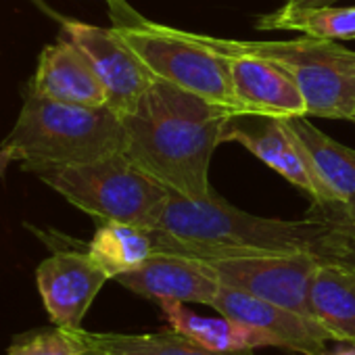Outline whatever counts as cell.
Returning a JSON list of instances; mask_svg holds the SVG:
<instances>
[{
	"label": "cell",
	"mask_w": 355,
	"mask_h": 355,
	"mask_svg": "<svg viewBox=\"0 0 355 355\" xmlns=\"http://www.w3.org/2000/svg\"><path fill=\"white\" fill-rule=\"evenodd\" d=\"M155 249L193 259L309 253L355 261V220L334 211L305 220L261 218L218 195L187 199L169 193L153 228Z\"/></svg>",
	"instance_id": "1"
},
{
	"label": "cell",
	"mask_w": 355,
	"mask_h": 355,
	"mask_svg": "<svg viewBox=\"0 0 355 355\" xmlns=\"http://www.w3.org/2000/svg\"><path fill=\"white\" fill-rule=\"evenodd\" d=\"M234 111L214 105L163 80H155L136 107L121 115L123 153L169 193L205 199L209 165Z\"/></svg>",
	"instance_id": "2"
},
{
	"label": "cell",
	"mask_w": 355,
	"mask_h": 355,
	"mask_svg": "<svg viewBox=\"0 0 355 355\" xmlns=\"http://www.w3.org/2000/svg\"><path fill=\"white\" fill-rule=\"evenodd\" d=\"M5 155L26 171L80 165L125 148L121 117L109 107L69 105L28 90L21 113L5 138Z\"/></svg>",
	"instance_id": "3"
},
{
	"label": "cell",
	"mask_w": 355,
	"mask_h": 355,
	"mask_svg": "<svg viewBox=\"0 0 355 355\" xmlns=\"http://www.w3.org/2000/svg\"><path fill=\"white\" fill-rule=\"evenodd\" d=\"M40 178L71 205L101 222L155 228L169 197V191L123 150L90 163L53 167Z\"/></svg>",
	"instance_id": "4"
},
{
	"label": "cell",
	"mask_w": 355,
	"mask_h": 355,
	"mask_svg": "<svg viewBox=\"0 0 355 355\" xmlns=\"http://www.w3.org/2000/svg\"><path fill=\"white\" fill-rule=\"evenodd\" d=\"M111 11L115 30L157 80L241 113L228 55L205 44L193 32L150 24L140 17L128 19L115 7Z\"/></svg>",
	"instance_id": "5"
},
{
	"label": "cell",
	"mask_w": 355,
	"mask_h": 355,
	"mask_svg": "<svg viewBox=\"0 0 355 355\" xmlns=\"http://www.w3.org/2000/svg\"><path fill=\"white\" fill-rule=\"evenodd\" d=\"M222 53H249L286 69L305 96L307 113L328 119H353L355 115V51L334 40H228L195 34Z\"/></svg>",
	"instance_id": "6"
},
{
	"label": "cell",
	"mask_w": 355,
	"mask_h": 355,
	"mask_svg": "<svg viewBox=\"0 0 355 355\" xmlns=\"http://www.w3.org/2000/svg\"><path fill=\"white\" fill-rule=\"evenodd\" d=\"M211 276L230 288L278 303L311 318L309 286L320 261L309 253L291 255H234L199 259Z\"/></svg>",
	"instance_id": "7"
},
{
	"label": "cell",
	"mask_w": 355,
	"mask_h": 355,
	"mask_svg": "<svg viewBox=\"0 0 355 355\" xmlns=\"http://www.w3.org/2000/svg\"><path fill=\"white\" fill-rule=\"evenodd\" d=\"M63 34L88 57L105 86L107 105L119 117L130 113L157 80L115 28L107 30L82 21H63Z\"/></svg>",
	"instance_id": "8"
},
{
	"label": "cell",
	"mask_w": 355,
	"mask_h": 355,
	"mask_svg": "<svg viewBox=\"0 0 355 355\" xmlns=\"http://www.w3.org/2000/svg\"><path fill=\"white\" fill-rule=\"evenodd\" d=\"M36 280L51 322L67 330H82L86 311L111 278L86 249H57L38 266Z\"/></svg>",
	"instance_id": "9"
},
{
	"label": "cell",
	"mask_w": 355,
	"mask_h": 355,
	"mask_svg": "<svg viewBox=\"0 0 355 355\" xmlns=\"http://www.w3.org/2000/svg\"><path fill=\"white\" fill-rule=\"evenodd\" d=\"M307 117L295 115L284 117V121L295 134L311 173L313 203L322 211L345 214L355 220V148L332 140Z\"/></svg>",
	"instance_id": "10"
},
{
	"label": "cell",
	"mask_w": 355,
	"mask_h": 355,
	"mask_svg": "<svg viewBox=\"0 0 355 355\" xmlns=\"http://www.w3.org/2000/svg\"><path fill=\"white\" fill-rule=\"evenodd\" d=\"M222 142H239L270 169L280 173L299 191L315 201V187L303 150L284 117L232 113L222 130Z\"/></svg>",
	"instance_id": "11"
},
{
	"label": "cell",
	"mask_w": 355,
	"mask_h": 355,
	"mask_svg": "<svg viewBox=\"0 0 355 355\" xmlns=\"http://www.w3.org/2000/svg\"><path fill=\"white\" fill-rule=\"evenodd\" d=\"M211 307L222 315L276 336L282 343V349L301 355H326V340H330V336L313 318L299 311L224 284H220Z\"/></svg>",
	"instance_id": "12"
},
{
	"label": "cell",
	"mask_w": 355,
	"mask_h": 355,
	"mask_svg": "<svg viewBox=\"0 0 355 355\" xmlns=\"http://www.w3.org/2000/svg\"><path fill=\"white\" fill-rule=\"evenodd\" d=\"M128 291L159 301H180V303H214L220 282L211 276L207 266L193 257L157 251L142 266L119 274L115 278Z\"/></svg>",
	"instance_id": "13"
},
{
	"label": "cell",
	"mask_w": 355,
	"mask_h": 355,
	"mask_svg": "<svg viewBox=\"0 0 355 355\" xmlns=\"http://www.w3.org/2000/svg\"><path fill=\"white\" fill-rule=\"evenodd\" d=\"M224 55L230 59V76L241 113L270 117L309 115L305 96L295 78L278 63L249 53Z\"/></svg>",
	"instance_id": "14"
},
{
	"label": "cell",
	"mask_w": 355,
	"mask_h": 355,
	"mask_svg": "<svg viewBox=\"0 0 355 355\" xmlns=\"http://www.w3.org/2000/svg\"><path fill=\"white\" fill-rule=\"evenodd\" d=\"M28 90L57 103L86 107L107 105L105 86L92 63L65 34L42 51L38 69L30 80Z\"/></svg>",
	"instance_id": "15"
},
{
	"label": "cell",
	"mask_w": 355,
	"mask_h": 355,
	"mask_svg": "<svg viewBox=\"0 0 355 355\" xmlns=\"http://www.w3.org/2000/svg\"><path fill=\"white\" fill-rule=\"evenodd\" d=\"M309 309L332 340L355 345V261L318 263L309 286Z\"/></svg>",
	"instance_id": "16"
},
{
	"label": "cell",
	"mask_w": 355,
	"mask_h": 355,
	"mask_svg": "<svg viewBox=\"0 0 355 355\" xmlns=\"http://www.w3.org/2000/svg\"><path fill=\"white\" fill-rule=\"evenodd\" d=\"M159 307L167 320V324L187 334L189 338L201 343L203 347L211 351H222V353H236V351H255L261 347H280L282 343L249 324H243L239 320H232L228 315L220 318H207L191 311L187 303L180 301H159Z\"/></svg>",
	"instance_id": "17"
},
{
	"label": "cell",
	"mask_w": 355,
	"mask_h": 355,
	"mask_svg": "<svg viewBox=\"0 0 355 355\" xmlns=\"http://www.w3.org/2000/svg\"><path fill=\"white\" fill-rule=\"evenodd\" d=\"M86 251L111 280L119 274L136 270L157 253L153 228L125 222H103L92 241L86 245Z\"/></svg>",
	"instance_id": "18"
},
{
	"label": "cell",
	"mask_w": 355,
	"mask_h": 355,
	"mask_svg": "<svg viewBox=\"0 0 355 355\" xmlns=\"http://www.w3.org/2000/svg\"><path fill=\"white\" fill-rule=\"evenodd\" d=\"M84 338L90 349L105 355H253V351L222 353L203 347L178 330L155 334H121V332H86Z\"/></svg>",
	"instance_id": "19"
},
{
	"label": "cell",
	"mask_w": 355,
	"mask_h": 355,
	"mask_svg": "<svg viewBox=\"0 0 355 355\" xmlns=\"http://www.w3.org/2000/svg\"><path fill=\"white\" fill-rule=\"evenodd\" d=\"M257 30H293L322 40H355V7L278 9L257 19Z\"/></svg>",
	"instance_id": "20"
},
{
	"label": "cell",
	"mask_w": 355,
	"mask_h": 355,
	"mask_svg": "<svg viewBox=\"0 0 355 355\" xmlns=\"http://www.w3.org/2000/svg\"><path fill=\"white\" fill-rule=\"evenodd\" d=\"M90 347L84 338L82 330H67L61 326H55L53 330H40L30 332L21 338H17L7 355H82Z\"/></svg>",
	"instance_id": "21"
},
{
	"label": "cell",
	"mask_w": 355,
	"mask_h": 355,
	"mask_svg": "<svg viewBox=\"0 0 355 355\" xmlns=\"http://www.w3.org/2000/svg\"><path fill=\"white\" fill-rule=\"evenodd\" d=\"M332 3H338V0H286L280 9L299 11V9H313V7H330Z\"/></svg>",
	"instance_id": "22"
},
{
	"label": "cell",
	"mask_w": 355,
	"mask_h": 355,
	"mask_svg": "<svg viewBox=\"0 0 355 355\" xmlns=\"http://www.w3.org/2000/svg\"><path fill=\"white\" fill-rule=\"evenodd\" d=\"M11 163V159L5 155V150L0 148V173H5V169H7V165Z\"/></svg>",
	"instance_id": "23"
},
{
	"label": "cell",
	"mask_w": 355,
	"mask_h": 355,
	"mask_svg": "<svg viewBox=\"0 0 355 355\" xmlns=\"http://www.w3.org/2000/svg\"><path fill=\"white\" fill-rule=\"evenodd\" d=\"M332 355H355V345H353V347L338 349V351H336V353H332Z\"/></svg>",
	"instance_id": "24"
},
{
	"label": "cell",
	"mask_w": 355,
	"mask_h": 355,
	"mask_svg": "<svg viewBox=\"0 0 355 355\" xmlns=\"http://www.w3.org/2000/svg\"><path fill=\"white\" fill-rule=\"evenodd\" d=\"M82 355H105V353H101V351H96V349H88V351L82 353Z\"/></svg>",
	"instance_id": "25"
},
{
	"label": "cell",
	"mask_w": 355,
	"mask_h": 355,
	"mask_svg": "<svg viewBox=\"0 0 355 355\" xmlns=\"http://www.w3.org/2000/svg\"><path fill=\"white\" fill-rule=\"evenodd\" d=\"M351 121H353V123H355V115H353V119H351Z\"/></svg>",
	"instance_id": "26"
}]
</instances>
